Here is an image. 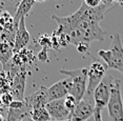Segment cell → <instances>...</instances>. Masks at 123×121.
I'll list each match as a JSON object with an SVG mask.
<instances>
[{"label": "cell", "instance_id": "cell-1", "mask_svg": "<svg viewBox=\"0 0 123 121\" xmlns=\"http://www.w3.org/2000/svg\"><path fill=\"white\" fill-rule=\"evenodd\" d=\"M106 12L107 8L103 4L99 5L98 7L92 8L82 3L72 15L65 17L53 16L52 18L57 22L58 25L77 27L84 34L87 41L91 43L97 40L103 41L105 36L107 35V32L103 30L99 24Z\"/></svg>", "mask_w": 123, "mask_h": 121}, {"label": "cell", "instance_id": "cell-2", "mask_svg": "<svg viewBox=\"0 0 123 121\" xmlns=\"http://www.w3.org/2000/svg\"><path fill=\"white\" fill-rule=\"evenodd\" d=\"M98 55L104 60L106 67L117 70L123 75V44L120 34L113 36L110 50H100Z\"/></svg>", "mask_w": 123, "mask_h": 121}, {"label": "cell", "instance_id": "cell-3", "mask_svg": "<svg viewBox=\"0 0 123 121\" xmlns=\"http://www.w3.org/2000/svg\"><path fill=\"white\" fill-rule=\"evenodd\" d=\"M87 67L83 69H76V70H60V73L68 76L71 78L72 85L69 89V95H72L77 102L82 99L84 96L86 88H87Z\"/></svg>", "mask_w": 123, "mask_h": 121}, {"label": "cell", "instance_id": "cell-4", "mask_svg": "<svg viewBox=\"0 0 123 121\" xmlns=\"http://www.w3.org/2000/svg\"><path fill=\"white\" fill-rule=\"evenodd\" d=\"M108 115L111 121H123V102L121 94V81L115 79L111 86V97L107 103Z\"/></svg>", "mask_w": 123, "mask_h": 121}, {"label": "cell", "instance_id": "cell-5", "mask_svg": "<svg viewBox=\"0 0 123 121\" xmlns=\"http://www.w3.org/2000/svg\"><path fill=\"white\" fill-rule=\"evenodd\" d=\"M95 100L94 95L88 94L85 92L84 96L79 102L77 103L76 108L71 114L69 120L72 121H87V119L92 115H94L95 112Z\"/></svg>", "mask_w": 123, "mask_h": 121}, {"label": "cell", "instance_id": "cell-6", "mask_svg": "<svg viewBox=\"0 0 123 121\" xmlns=\"http://www.w3.org/2000/svg\"><path fill=\"white\" fill-rule=\"evenodd\" d=\"M105 73L106 65L100 61H95L89 65L87 72V88H86V92L88 94L94 95L95 89L105 77Z\"/></svg>", "mask_w": 123, "mask_h": 121}, {"label": "cell", "instance_id": "cell-7", "mask_svg": "<svg viewBox=\"0 0 123 121\" xmlns=\"http://www.w3.org/2000/svg\"><path fill=\"white\" fill-rule=\"evenodd\" d=\"M113 80H114V77L106 76L99 83L97 89H95L94 100H95L96 108H99L102 111V108L107 106V103L110 101V97H111V86Z\"/></svg>", "mask_w": 123, "mask_h": 121}, {"label": "cell", "instance_id": "cell-8", "mask_svg": "<svg viewBox=\"0 0 123 121\" xmlns=\"http://www.w3.org/2000/svg\"><path fill=\"white\" fill-rule=\"evenodd\" d=\"M45 108L53 121H66L71 118V112L64 104V99L49 101L45 105Z\"/></svg>", "mask_w": 123, "mask_h": 121}, {"label": "cell", "instance_id": "cell-9", "mask_svg": "<svg viewBox=\"0 0 123 121\" xmlns=\"http://www.w3.org/2000/svg\"><path fill=\"white\" fill-rule=\"evenodd\" d=\"M72 81L71 78L59 80L58 82L54 83L49 88H47V96H49V102L54 100L64 99L68 95H69Z\"/></svg>", "mask_w": 123, "mask_h": 121}, {"label": "cell", "instance_id": "cell-10", "mask_svg": "<svg viewBox=\"0 0 123 121\" xmlns=\"http://www.w3.org/2000/svg\"><path fill=\"white\" fill-rule=\"evenodd\" d=\"M31 39V35L25 26V17H22L19 21L18 29L15 36V42H14V54L21 52L25 49V46L29 44Z\"/></svg>", "mask_w": 123, "mask_h": 121}, {"label": "cell", "instance_id": "cell-11", "mask_svg": "<svg viewBox=\"0 0 123 121\" xmlns=\"http://www.w3.org/2000/svg\"><path fill=\"white\" fill-rule=\"evenodd\" d=\"M26 105L32 109L38 108H44L49 102V96H47V88L41 86L39 89L31 94L30 96L24 98Z\"/></svg>", "mask_w": 123, "mask_h": 121}, {"label": "cell", "instance_id": "cell-12", "mask_svg": "<svg viewBox=\"0 0 123 121\" xmlns=\"http://www.w3.org/2000/svg\"><path fill=\"white\" fill-rule=\"evenodd\" d=\"M26 74L24 71H21L14 77L11 83V91L14 100L24 101V88H25Z\"/></svg>", "mask_w": 123, "mask_h": 121}, {"label": "cell", "instance_id": "cell-13", "mask_svg": "<svg viewBox=\"0 0 123 121\" xmlns=\"http://www.w3.org/2000/svg\"><path fill=\"white\" fill-rule=\"evenodd\" d=\"M14 56V44L9 41L1 39L0 40V62L2 65L9 63Z\"/></svg>", "mask_w": 123, "mask_h": 121}, {"label": "cell", "instance_id": "cell-14", "mask_svg": "<svg viewBox=\"0 0 123 121\" xmlns=\"http://www.w3.org/2000/svg\"><path fill=\"white\" fill-rule=\"evenodd\" d=\"M34 4H35V0H22L19 3L16 14L14 16V21L16 23H19L20 19L22 17H25L27 15V13L31 11V8L34 6Z\"/></svg>", "mask_w": 123, "mask_h": 121}, {"label": "cell", "instance_id": "cell-15", "mask_svg": "<svg viewBox=\"0 0 123 121\" xmlns=\"http://www.w3.org/2000/svg\"><path fill=\"white\" fill-rule=\"evenodd\" d=\"M31 115V108L29 106H25L20 109H14V108H9L7 111V116L5 121H21L25 117Z\"/></svg>", "mask_w": 123, "mask_h": 121}, {"label": "cell", "instance_id": "cell-16", "mask_svg": "<svg viewBox=\"0 0 123 121\" xmlns=\"http://www.w3.org/2000/svg\"><path fill=\"white\" fill-rule=\"evenodd\" d=\"M31 118L34 121H52L47 109L44 108H38L31 111Z\"/></svg>", "mask_w": 123, "mask_h": 121}, {"label": "cell", "instance_id": "cell-17", "mask_svg": "<svg viewBox=\"0 0 123 121\" xmlns=\"http://www.w3.org/2000/svg\"><path fill=\"white\" fill-rule=\"evenodd\" d=\"M77 100L75 99L74 97L72 96V95H68L65 98H64V104H65L66 108L68 109L69 112H71V114L73 113V111L75 109V108H76L77 105Z\"/></svg>", "mask_w": 123, "mask_h": 121}, {"label": "cell", "instance_id": "cell-18", "mask_svg": "<svg viewBox=\"0 0 123 121\" xmlns=\"http://www.w3.org/2000/svg\"><path fill=\"white\" fill-rule=\"evenodd\" d=\"M38 42L43 49L47 50V49H51L52 47V39H51V37H49V36H46V35L41 36V37L39 38Z\"/></svg>", "mask_w": 123, "mask_h": 121}, {"label": "cell", "instance_id": "cell-19", "mask_svg": "<svg viewBox=\"0 0 123 121\" xmlns=\"http://www.w3.org/2000/svg\"><path fill=\"white\" fill-rule=\"evenodd\" d=\"M1 101H2V104H3L4 108H9L11 105V103L14 101V98L12 96L11 93H4V94H1Z\"/></svg>", "mask_w": 123, "mask_h": 121}, {"label": "cell", "instance_id": "cell-20", "mask_svg": "<svg viewBox=\"0 0 123 121\" xmlns=\"http://www.w3.org/2000/svg\"><path fill=\"white\" fill-rule=\"evenodd\" d=\"M26 106V103L25 101H20V100H14L11 105L9 106V108H14V109H20V108H23Z\"/></svg>", "mask_w": 123, "mask_h": 121}, {"label": "cell", "instance_id": "cell-21", "mask_svg": "<svg viewBox=\"0 0 123 121\" xmlns=\"http://www.w3.org/2000/svg\"><path fill=\"white\" fill-rule=\"evenodd\" d=\"M83 3L88 7H98L99 5H101V0H83Z\"/></svg>", "mask_w": 123, "mask_h": 121}, {"label": "cell", "instance_id": "cell-22", "mask_svg": "<svg viewBox=\"0 0 123 121\" xmlns=\"http://www.w3.org/2000/svg\"><path fill=\"white\" fill-rule=\"evenodd\" d=\"M47 59H49V55H47V50L42 49L41 52L38 53V60L42 61V62H46Z\"/></svg>", "mask_w": 123, "mask_h": 121}, {"label": "cell", "instance_id": "cell-23", "mask_svg": "<svg viewBox=\"0 0 123 121\" xmlns=\"http://www.w3.org/2000/svg\"><path fill=\"white\" fill-rule=\"evenodd\" d=\"M88 47H89V44L87 43H80L77 45V50L80 53H86L88 51Z\"/></svg>", "mask_w": 123, "mask_h": 121}, {"label": "cell", "instance_id": "cell-24", "mask_svg": "<svg viewBox=\"0 0 123 121\" xmlns=\"http://www.w3.org/2000/svg\"><path fill=\"white\" fill-rule=\"evenodd\" d=\"M94 118H95V121H103V120H102V117H101V109L95 108Z\"/></svg>", "mask_w": 123, "mask_h": 121}, {"label": "cell", "instance_id": "cell-25", "mask_svg": "<svg viewBox=\"0 0 123 121\" xmlns=\"http://www.w3.org/2000/svg\"><path fill=\"white\" fill-rule=\"evenodd\" d=\"M113 2H114V0H101V3L103 5H105V6H107V5H111Z\"/></svg>", "mask_w": 123, "mask_h": 121}, {"label": "cell", "instance_id": "cell-26", "mask_svg": "<svg viewBox=\"0 0 123 121\" xmlns=\"http://www.w3.org/2000/svg\"><path fill=\"white\" fill-rule=\"evenodd\" d=\"M21 121H34V120L31 118V116H27V117L24 118V119H22ZM52 121H53V120H52ZM66 121H72V120H66Z\"/></svg>", "mask_w": 123, "mask_h": 121}, {"label": "cell", "instance_id": "cell-27", "mask_svg": "<svg viewBox=\"0 0 123 121\" xmlns=\"http://www.w3.org/2000/svg\"><path fill=\"white\" fill-rule=\"evenodd\" d=\"M0 121H5L3 114H1V113H0Z\"/></svg>", "mask_w": 123, "mask_h": 121}, {"label": "cell", "instance_id": "cell-28", "mask_svg": "<svg viewBox=\"0 0 123 121\" xmlns=\"http://www.w3.org/2000/svg\"><path fill=\"white\" fill-rule=\"evenodd\" d=\"M115 2H117V3H119V4H122L123 5V0H114Z\"/></svg>", "mask_w": 123, "mask_h": 121}, {"label": "cell", "instance_id": "cell-29", "mask_svg": "<svg viewBox=\"0 0 123 121\" xmlns=\"http://www.w3.org/2000/svg\"><path fill=\"white\" fill-rule=\"evenodd\" d=\"M45 1V0H35V2H43Z\"/></svg>", "mask_w": 123, "mask_h": 121}, {"label": "cell", "instance_id": "cell-30", "mask_svg": "<svg viewBox=\"0 0 123 121\" xmlns=\"http://www.w3.org/2000/svg\"><path fill=\"white\" fill-rule=\"evenodd\" d=\"M0 40H1V32H0Z\"/></svg>", "mask_w": 123, "mask_h": 121}, {"label": "cell", "instance_id": "cell-31", "mask_svg": "<svg viewBox=\"0 0 123 121\" xmlns=\"http://www.w3.org/2000/svg\"><path fill=\"white\" fill-rule=\"evenodd\" d=\"M87 121H91V120H87ZM94 121H95V120H94Z\"/></svg>", "mask_w": 123, "mask_h": 121}, {"label": "cell", "instance_id": "cell-32", "mask_svg": "<svg viewBox=\"0 0 123 121\" xmlns=\"http://www.w3.org/2000/svg\"><path fill=\"white\" fill-rule=\"evenodd\" d=\"M0 1H2V0H0Z\"/></svg>", "mask_w": 123, "mask_h": 121}]
</instances>
